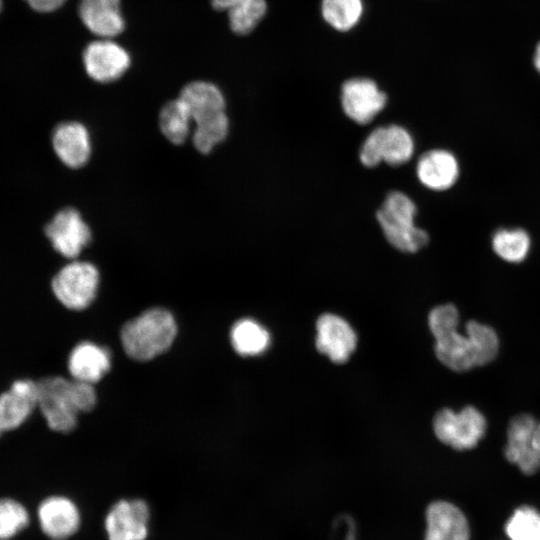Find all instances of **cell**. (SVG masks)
I'll use <instances>...</instances> for the list:
<instances>
[{
  "instance_id": "1",
  "label": "cell",
  "mask_w": 540,
  "mask_h": 540,
  "mask_svg": "<svg viewBox=\"0 0 540 540\" xmlns=\"http://www.w3.org/2000/svg\"><path fill=\"white\" fill-rule=\"evenodd\" d=\"M93 385L62 376L38 380L37 408L48 427L61 433L73 431L79 413L90 412L96 405L97 394Z\"/></svg>"
},
{
  "instance_id": "2",
  "label": "cell",
  "mask_w": 540,
  "mask_h": 540,
  "mask_svg": "<svg viewBox=\"0 0 540 540\" xmlns=\"http://www.w3.org/2000/svg\"><path fill=\"white\" fill-rule=\"evenodd\" d=\"M177 323L172 313L164 308H150L127 321L120 332L125 353L136 361H149L173 344Z\"/></svg>"
},
{
  "instance_id": "3",
  "label": "cell",
  "mask_w": 540,
  "mask_h": 540,
  "mask_svg": "<svg viewBox=\"0 0 540 540\" xmlns=\"http://www.w3.org/2000/svg\"><path fill=\"white\" fill-rule=\"evenodd\" d=\"M417 206L406 193H387L376 212L377 222L387 242L404 253H416L429 242L426 230L416 225Z\"/></svg>"
},
{
  "instance_id": "4",
  "label": "cell",
  "mask_w": 540,
  "mask_h": 540,
  "mask_svg": "<svg viewBox=\"0 0 540 540\" xmlns=\"http://www.w3.org/2000/svg\"><path fill=\"white\" fill-rule=\"evenodd\" d=\"M415 141L410 131L399 124H389L373 129L362 142L359 161L367 168L381 163L399 167L411 160Z\"/></svg>"
},
{
  "instance_id": "5",
  "label": "cell",
  "mask_w": 540,
  "mask_h": 540,
  "mask_svg": "<svg viewBox=\"0 0 540 540\" xmlns=\"http://www.w3.org/2000/svg\"><path fill=\"white\" fill-rule=\"evenodd\" d=\"M433 430L442 443L459 451L470 450L484 438L487 420L477 407L471 405L459 412L443 408L434 417Z\"/></svg>"
},
{
  "instance_id": "6",
  "label": "cell",
  "mask_w": 540,
  "mask_h": 540,
  "mask_svg": "<svg viewBox=\"0 0 540 540\" xmlns=\"http://www.w3.org/2000/svg\"><path fill=\"white\" fill-rule=\"evenodd\" d=\"M100 282L95 265L75 261L64 266L52 280V291L59 302L70 310H83L97 295Z\"/></svg>"
},
{
  "instance_id": "7",
  "label": "cell",
  "mask_w": 540,
  "mask_h": 540,
  "mask_svg": "<svg viewBox=\"0 0 540 540\" xmlns=\"http://www.w3.org/2000/svg\"><path fill=\"white\" fill-rule=\"evenodd\" d=\"M388 97L371 78L353 77L341 86L340 102L344 114L356 124L371 123L386 107Z\"/></svg>"
},
{
  "instance_id": "8",
  "label": "cell",
  "mask_w": 540,
  "mask_h": 540,
  "mask_svg": "<svg viewBox=\"0 0 540 540\" xmlns=\"http://www.w3.org/2000/svg\"><path fill=\"white\" fill-rule=\"evenodd\" d=\"M150 508L146 501L120 499L106 513L104 530L108 540H147Z\"/></svg>"
},
{
  "instance_id": "9",
  "label": "cell",
  "mask_w": 540,
  "mask_h": 540,
  "mask_svg": "<svg viewBox=\"0 0 540 540\" xmlns=\"http://www.w3.org/2000/svg\"><path fill=\"white\" fill-rule=\"evenodd\" d=\"M37 518L42 533L51 540H67L81 526L77 504L64 495H50L38 505Z\"/></svg>"
},
{
  "instance_id": "10",
  "label": "cell",
  "mask_w": 540,
  "mask_h": 540,
  "mask_svg": "<svg viewBox=\"0 0 540 540\" xmlns=\"http://www.w3.org/2000/svg\"><path fill=\"white\" fill-rule=\"evenodd\" d=\"M87 74L95 81L108 83L119 79L130 66L127 51L109 38L88 44L83 53Z\"/></svg>"
},
{
  "instance_id": "11",
  "label": "cell",
  "mask_w": 540,
  "mask_h": 540,
  "mask_svg": "<svg viewBox=\"0 0 540 540\" xmlns=\"http://www.w3.org/2000/svg\"><path fill=\"white\" fill-rule=\"evenodd\" d=\"M53 248L67 258L77 257L91 240L89 226L73 208L59 211L45 228Z\"/></svg>"
},
{
  "instance_id": "12",
  "label": "cell",
  "mask_w": 540,
  "mask_h": 540,
  "mask_svg": "<svg viewBox=\"0 0 540 540\" xmlns=\"http://www.w3.org/2000/svg\"><path fill=\"white\" fill-rule=\"evenodd\" d=\"M537 421L530 414L511 418L507 428L504 456L524 474H534L540 469V453L534 448L532 434Z\"/></svg>"
},
{
  "instance_id": "13",
  "label": "cell",
  "mask_w": 540,
  "mask_h": 540,
  "mask_svg": "<svg viewBox=\"0 0 540 540\" xmlns=\"http://www.w3.org/2000/svg\"><path fill=\"white\" fill-rule=\"evenodd\" d=\"M460 170L456 155L444 148L425 151L415 167L420 184L433 192L450 190L458 182Z\"/></svg>"
},
{
  "instance_id": "14",
  "label": "cell",
  "mask_w": 540,
  "mask_h": 540,
  "mask_svg": "<svg viewBox=\"0 0 540 540\" xmlns=\"http://www.w3.org/2000/svg\"><path fill=\"white\" fill-rule=\"evenodd\" d=\"M37 381L18 379L0 394V436L20 427L37 408Z\"/></svg>"
},
{
  "instance_id": "15",
  "label": "cell",
  "mask_w": 540,
  "mask_h": 540,
  "mask_svg": "<svg viewBox=\"0 0 540 540\" xmlns=\"http://www.w3.org/2000/svg\"><path fill=\"white\" fill-rule=\"evenodd\" d=\"M316 347L331 361L341 364L356 348L357 337L351 326L341 317L325 313L316 323Z\"/></svg>"
},
{
  "instance_id": "16",
  "label": "cell",
  "mask_w": 540,
  "mask_h": 540,
  "mask_svg": "<svg viewBox=\"0 0 540 540\" xmlns=\"http://www.w3.org/2000/svg\"><path fill=\"white\" fill-rule=\"evenodd\" d=\"M457 328L458 325H449L431 333L439 361L453 371L465 372L476 366L475 357L467 335L459 333Z\"/></svg>"
},
{
  "instance_id": "17",
  "label": "cell",
  "mask_w": 540,
  "mask_h": 540,
  "mask_svg": "<svg viewBox=\"0 0 540 540\" xmlns=\"http://www.w3.org/2000/svg\"><path fill=\"white\" fill-rule=\"evenodd\" d=\"M425 540H469V526L462 511L455 505L436 501L426 512Z\"/></svg>"
},
{
  "instance_id": "18",
  "label": "cell",
  "mask_w": 540,
  "mask_h": 540,
  "mask_svg": "<svg viewBox=\"0 0 540 540\" xmlns=\"http://www.w3.org/2000/svg\"><path fill=\"white\" fill-rule=\"evenodd\" d=\"M52 142L59 159L70 168H80L90 158V135L86 127L79 122L58 125L53 132Z\"/></svg>"
},
{
  "instance_id": "19",
  "label": "cell",
  "mask_w": 540,
  "mask_h": 540,
  "mask_svg": "<svg viewBox=\"0 0 540 540\" xmlns=\"http://www.w3.org/2000/svg\"><path fill=\"white\" fill-rule=\"evenodd\" d=\"M111 367L110 352L93 342L78 343L68 357V371L74 380L97 383Z\"/></svg>"
},
{
  "instance_id": "20",
  "label": "cell",
  "mask_w": 540,
  "mask_h": 540,
  "mask_svg": "<svg viewBox=\"0 0 540 540\" xmlns=\"http://www.w3.org/2000/svg\"><path fill=\"white\" fill-rule=\"evenodd\" d=\"M79 16L86 28L101 38H112L124 29L120 0H80Z\"/></svg>"
},
{
  "instance_id": "21",
  "label": "cell",
  "mask_w": 540,
  "mask_h": 540,
  "mask_svg": "<svg viewBox=\"0 0 540 540\" xmlns=\"http://www.w3.org/2000/svg\"><path fill=\"white\" fill-rule=\"evenodd\" d=\"M194 122L225 111V99L221 90L206 81H193L180 92Z\"/></svg>"
},
{
  "instance_id": "22",
  "label": "cell",
  "mask_w": 540,
  "mask_h": 540,
  "mask_svg": "<svg viewBox=\"0 0 540 540\" xmlns=\"http://www.w3.org/2000/svg\"><path fill=\"white\" fill-rule=\"evenodd\" d=\"M491 248L502 261L510 264H520L529 256L532 239L523 228H499L492 234Z\"/></svg>"
},
{
  "instance_id": "23",
  "label": "cell",
  "mask_w": 540,
  "mask_h": 540,
  "mask_svg": "<svg viewBox=\"0 0 540 540\" xmlns=\"http://www.w3.org/2000/svg\"><path fill=\"white\" fill-rule=\"evenodd\" d=\"M230 341L236 353L248 357L263 353L269 346L270 336L257 321L243 318L232 326Z\"/></svg>"
},
{
  "instance_id": "24",
  "label": "cell",
  "mask_w": 540,
  "mask_h": 540,
  "mask_svg": "<svg viewBox=\"0 0 540 540\" xmlns=\"http://www.w3.org/2000/svg\"><path fill=\"white\" fill-rule=\"evenodd\" d=\"M365 11L363 0H321L320 13L331 28L348 32L361 21Z\"/></svg>"
},
{
  "instance_id": "25",
  "label": "cell",
  "mask_w": 540,
  "mask_h": 540,
  "mask_svg": "<svg viewBox=\"0 0 540 540\" xmlns=\"http://www.w3.org/2000/svg\"><path fill=\"white\" fill-rule=\"evenodd\" d=\"M192 117L184 103L178 98L166 103L159 114V125L163 135L173 144L185 142Z\"/></svg>"
},
{
  "instance_id": "26",
  "label": "cell",
  "mask_w": 540,
  "mask_h": 540,
  "mask_svg": "<svg viewBox=\"0 0 540 540\" xmlns=\"http://www.w3.org/2000/svg\"><path fill=\"white\" fill-rule=\"evenodd\" d=\"M467 335L475 357L476 366L491 363L499 352V337L489 325L476 320H470L465 325Z\"/></svg>"
},
{
  "instance_id": "27",
  "label": "cell",
  "mask_w": 540,
  "mask_h": 540,
  "mask_svg": "<svg viewBox=\"0 0 540 540\" xmlns=\"http://www.w3.org/2000/svg\"><path fill=\"white\" fill-rule=\"evenodd\" d=\"M192 136L194 147L201 153H209L227 136L229 120L224 112L209 116L195 122Z\"/></svg>"
},
{
  "instance_id": "28",
  "label": "cell",
  "mask_w": 540,
  "mask_h": 540,
  "mask_svg": "<svg viewBox=\"0 0 540 540\" xmlns=\"http://www.w3.org/2000/svg\"><path fill=\"white\" fill-rule=\"evenodd\" d=\"M228 12L229 26L238 35L252 32L267 12L266 0H240Z\"/></svg>"
},
{
  "instance_id": "29",
  "label": "cell",
  "mask_w": 540,
  "mask_h": 540,
  "mask_svg": "<svg viewBox=\"0 0 540 540\" xmlns=\"http://www.w3.org/2000/svg\"><path fill=\"white\" fill-rule=\"evenodd\" d=\"M30 515L18 500L0 498V540H11L27 528Z\"/></svg>"
},
{
  "instance_id": "30",
  "label": "cell",
  "mask_w": 540,
  "mask_h": 540,
  "mask_svg": "<svg viewBox=\"0 0 540 540\" xmlns=\"http://www.w3.org/2000/svg\"><path fill=\"white\" fill-rule=\"evenodd\" d=\"M505 531L510 540H540V512L528 506L518 508Z\"/></svg>"
},
{
  "instance_id": "31",
  "label": "cell",
  "mask_w": 540,
  "mask_h": 540,
  "mask_svg": "<svg viewBox=\"0 0 540 540\" xmlns=\"http://www.w3.org/2000/svg\"><path fill=\"white\" fill-rule=\"evenodd\" d=\"M35 11L52 12L60 8L66 0H24Z\"/></svg>"
},
{
  "instance_id": "32",
  "label": "cell",
  "mask_w": 540,
  "mask_h": 540,
  "mask_svg": "<svg viewBox=\"0 0 540 540\" xmlns=\"http://www.w3.org/2000/svg\"><path fill=\"white\" fill-rule=\"evenodd\" d=\"M239 1L240 0H211V3L216 10L228 11Z\"/></svg>"
},
{
  "instance_id": "33",
  "label": "cell",
  "mask_w": 540,
  "mask_h": 540,
  "mask_svg": "<svg viewBox=\"0 0 540 540\" xmlns=\"http://www.w3.org/2000/svg\"><path fill=\"white\" fill-rule=\"evenodd\" d=\"M532 443L534 448L540 453V421L536 423L533 434Z\"/></svg>"
},
{
  "instance_id": "34",
  "label": "cell",
  "mask_w": 540,
  "mask_h": 540,
  "mask_svg": "<svg viewBox=\"0 0 540 540\" xmlns=\"http://www.w3.org/2000/svg\"><path fill=\"white\" fill-rule=\"evenodd\" d=\"M533 65L536 71L540 74V41L537 43L533 52Z\"/></svg>"
},
{
  "instance_id": "35",
  "label": "cell",
  "mask_w": 540,
  "mask_h": 540,
  "mask_svg": "<svg viewBox=\"0 0 540 540\" xmlns=\"http://www.w3.org/2000/svg\"><path fill=\"white\" fill-rule=\"evenodd\" d=\"M1 8H2V0H0V11H1Z\"/></svg>"
}]
</instances>
